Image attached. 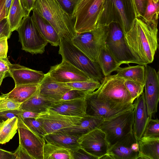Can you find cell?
I'll use <instances>...</instances> for the list:
<instances>
[{
	"label": "cell",
	"instance_id": "obj_1",
	"mask_svg": "<svg viewBox=\"0 0 159 159\" xmlns=\"http://www.w3.org/2000/svg\"><path fill=\"white\" fill-rule=\"evenodd\" d=\"M158 21L136 17L130 29L124 35L129 49L143 65L152 63L158 48Z\"/></svg>",
	"mask_w": 159,
	"mask_h": 159
},
{
	"label": "cell",
	"instance_id": "obj_2",
	"mask_svg": "<svg viewBox=\"0 0 159 159\" xmlns=\"http://www.w3.org/2000/svg\"><path fill=\"white\" fill-rule=\"evenodd\" d=\"M47 20L61 38L72 39L76 34L75 18L66 13L56 0H36L32 10Z\"/></svg>",
	"mask_w": 159,
	"mask_h": 159
},
{
	"label": "cell",
	"instance_id": "obj_3",
	"mask_svg": "<svg viewBox=\"0 0 159 159\" xmlns=\"http://www.w3.org/2000/svg\"><path fill=\"white\" fill-rule=\"evenodd\" d=\"M135 18L132 0H105L97 26L116 22L125 35L130 29Z\"/></svg>",
	"mask_w": 159,
	"mask_h": 159
},
{
	"label": "cell",
	"instance_id": "obj_4",
	"mask_svg": "<svg viewBox=\"0 0 159 159\" xmlns=\"http://www.w3.org/2000/svg\"><path fill=\"white\" fill-rule=\"evenodd\" d=\"M59 46L58 53L61 56L62 59L69 62L91 79L101 82L104 76L97 62L91 60L67 37L60 38Z\"/></svg>",
	"mask_w": 159,
	"mask_h": 159
},
{
	"label": "cell",
	"instance_id": "obj_5",
	"mask_svg": "<svg viewBox=\"0 0 159 159\" xmlns=\"http://www.w3.org/2000/svg\"><path fill=\"white\" fill-rule=\"evenodd\" d=\"M107 26L105 45L117 63L120 65L130 63L143 65L126 45L124 34L119 25L112 22Z\"/></svg>",
	"mask_w": 159,
	"mask_h": 159
},
{
	"label": "cell",
	"instance_id": "obj_6",
	"mask_svg": "<svg viewBox=\"0 0 159 159\" xmlns=\"http://www.w3.org/2000/svg\"><path fill=\"white\" fill-rule=\"evenodd\" d=\"M134 116V109L127 111L103 119L98 125L105 134L108 148L133 130Z\"/></svg>",
	"mask_w": 159,
	"mask_h": 159
},
{
	"label": "cell",
	"instance_id": "obj_7",
	"mask_svg": "<svg viewBox=\"0 0 159 159\" xmlns=\"http://www.w3.org/2000/svg\"><path fill=\"white\" fill-rule=\"evenodd\" d=\"M108 32L107 25L98 26L92 30L77 33L71 40L91 60L97 62L100 50L105 45Z\"/></svg>",
	"mask_w": 159,
	"mask_h": 159
},
{
	"label": "cell",
	"instance_id": "obj_8",
	"mask_svg": "<svg viewBox=\"0 0 159 159\" xmlns=\"http://www.w3.org/2000/svg\"><path fill=\"white\" fill-rule=\"evenodd\" d=\"M105 0H81L75 10L74 28L76 33L92 30L97 26Z\"/></svg>",
	"mask_w": 159,
	"mask_h": 159
},
{
	"label": "cell",
	"instance_id": "obj_9",
	"mask_svg": "<svg viewBox=\"0 0 159 159\" xmlns=\"http://www.w3.org/2000/svg\"><path fill=\"white\" fill-rule=\"evenodd\" d=\"M16 30L23 50L32 54L44 52L48 43L34 25L30 14L23 18Z\"/></svg>",
	"mask_w": 159,
	"mask_h": 159
},
{
	"label": "cell",
	"instance_id": "obj_10",
	"mask_svg": "<svg viewBox=\"0 0 159 159\" xmlns=\"http://www.w3.org/2000/svg\"><path fill=\"white\" fill-rule=\"evenodd\" d=\"M86 114L109 118L123 112L133 110L134 105L132 102H118L98 98L93 92L85 98Z\"/></svg>",
	"mask_w": 159,
	"mask_h": 159
},
{
	"label": "cell",
	"instance_id": "obj_11",
	"mask_svg": "<svg viewBox=\"0 0 159 159\" xmlns=\"http://www.w3.org/2000/svg\"><path fill=\"white\" fill-rule=\"evenodd\" d=\"M93 93L98 98L118 102L133 103L124 80L117 74L105 76Z\"/></svg>",
	"mask_w": 159,
	"mask_h": 159
},
{
	"label": "cell",
	"instance_id": "obj_12",
	"mask_svg": "<svg viewBox=\"0 0 159 159\" xmlns=\"http://www.w3.org/2000/svg\"><path fill=\"white\" fill-rule=\"evenodd\" d=\"M18 118L19 143L33 159H43L44 138L30 129L20 117Z\"/></svg>",
	"mask_w": 159,
	"mask_h": 159
},
{
	"label": "cell",
	"instance_id": "obj_13",
	"mask_svg": "<svg viewBox=\"0 0 159 159\" xmlns=\"http://www.w3.org/2000/svg\"><path fill=\"white\" fill-rule=\"evenodd\" d=\"M77 142L81 148L97 159H101L107 153L108 145L105 134L98 128L81 135Z\"/></svg>",
	"mask_w": 159,
	"mask_h": 159
},
{
	"label": "cell",
	"instance_id": "obj_14",
	"mask_svg": "<svg viewBox=\"0 0 159 159\" xmlns=\"http://www.w3.org/2000/svg\"><path fill=\"white\" fill-rule=\"evenodd\" d=\"M83 117L67 116L48 109L36 119L42 124L46 134L76 125Z\"/></svg>",
	"mask_w": 159,
	"mask_h": 159
},
{
	"label": "cell",
	"instance_id": "obj_15",
	"mask_svg": "<svg viewBox=\"0 0 159 159\" xmlns=\"http://www.w3.org/2000/svg\"><path fill=\"white\" fill-rule=\"evenodd\" d=\"M144 93L148 117L151 118L157 112L159 100V72L145 66Z\"/></svg>",
	"mask_w": 159,
	"mask_h": 159
},
{
	"label": "cell",
	"instance_id": "obj_16",
	"mask_svg": "<svg viewBox=\"0 0 159 159\" xmlns=\"http://www.w3.org/2000/svg\"><path fill=\"white\" fill-rule=\"evenodd\" d=\"M111 159H138L140 157L138 141L133 130L109 148Z\"/></svg>",
	"mask_w": 159,
	"mask_h": 159
},
{
	"label": "cell",
	"instance_id": "obj_17",
	"mask_svg": "<svg viewBox=\"0 0 159 159\" xmlns=\"http://www.w3.org/2000/svg\"><path fill=\"white\" fill-rule=\"evenodd\" d=\"M47 74L54 81L60 83H67L93 80L87 75L63 59L60 63L51 66Z\"/></svg>",
	"mask_w": 159,
	"mask_h": 159
},
{
	"label": "cell",
	"instance_id": "obj_18",
	"mask_svg": "<svg viewBox=\"0 0 159 159\" xmlns=\"http://www.w3.org/2000/svg\"><path fill=\"white\" fill-rule=\"evenodd\" d=\"M72 89L66 83L55 81L47 73L39 84L38 93L40 97L53 103L60 100L65 93Z\"/></svg>",
	"mask_w": 159,
	"mask_h": 159
},
{
	"label": "cell",
	"instance_id": "obj_19",
	"mask_svg": "<svg viewBox=\"0 0 159 159\" xmlns=\"http://www.w3.org/2000/svg\"><path fill=\"white\" fill-rule=\"evenodd\" d=\"M10 76L13 79L15 86L39 84L45 77L42 71L33 70L18 64H11L9 70Z\"/></svg>",
	"mask_w": 159,
	"mask_h": 159
},
{
	"label": "cell",
	"instance_id": "obj_20",
	"mask_svg": "<svg viewBox=\"0 0 159 159\" xmlns=\"http://www.w3.org/2000/svg\"><path fill=\"white\" fill-rule=\"evenodd\" d=\"M85 98L57 101L49 109L63 115L82 117L86 115Z\"/></svg>",
	"mask_w": 159,
	"mask_h": 159
},
{
	"label": "cell",
	"instance_id": "obj_21",
	"mask_svg": "<svg viewBox=\"0 0 159 159\" xmlns=\"http://www.w3.org/2000/svg\"><path fill=\"white\" fill-rule=\"evenodd\" d=\"M134 101L133 129L138 141L143 136L148 118L144 93L143 92Z\"/></svg>",
	"mask_w": 159,
	"mask_h": 159
},
{
	"label": "cell",
	"instance_id": "obj_22",
	"mask_svg": "<svg viewBox=\"0 0 159 159\" xmlns=\"http://www.w3.org/2000/svg\"><path fill=\"white\" fill-rule=\"evenodd\" d=\"M31 16L34 25L42 35L52 46H59L60 38L52 25L34 11Z\"/></svg>",
	"mask_w": 159,
	"mask_h": 159
},
{
	"label": "cell",
	"instance_id": "obj_23",
	"mask_svg": "<svg viewBox=\"0 0 159 159\" xmlns=\"http://www.w3.org/2000/svg\"><path fill=\"white\" fill-rule=\"evenodd\" d=\"M79 138L70 135L61 130L47 134L44 137L46 142L67 148L72 152L80 147L77 142Z\"/></svg>",
	"mask_w": 159,
	"mask_h": 159
},
{
	"label": "cell",
	"instance_id": "obj_24",
	"mask_svg": "<svg viewBox=\"0 0 159 159\" xmlns=\"http://www.w3.org/2000/svg\"><path fill=\"white\" fill-rule=\"evenodd\" d=\"M103 120V119L101 117L86 114L83 116L82 120L78 125L60 130L70 135L79 137L81 135L97 128Z\"/></svg>",
	"mask_w": 159,
	"mask_h": 159
},
{
	"label": "cell",
	"instance_id": "obj_25",
	"mask_svg": "<svg viewBox=\"0 0 159 159\" xmlns=\"http://www.w3.org/2000/svg\"><path fill=\"white\" fill-rule=\"evenodd\" d=\"M139 159H159V137H142L138 141Z\"/></svg>",
	"mask_w": 159,
	"mask_h": 159
},
{
	"label": "cell",
	"instance_id": "obj_26",
	"mask_svg": "<svg viewBox=\"0 0 159 159\" xmlns=\"http://www.w3.org/2000/svg\"><path fill=\"white\" fill-rule=\"evenodd\" d=\"M117 75L125 80L136 82L144 85L145 66L138 64L118 67L116 70Z\"/></svg>",
	"mask_w": 159,
	"mask_h": 159
},
{
	"label": "cell",
	"instance_id": "obj_27",
	"mask_svg": "<svg viewBox=\"0 0 159 159\" xmlns=\"http://www.w3.org/2000/svg\"><path fill=\"white\" fill-rule=\"evenodd\" d=\"M53 103L40 97L37 92L22 103L20 109L40 114L48 111Z\"/></svg>",
	"mask_w": 159,
	"mask_h": 159
},
{
	"label": "cell",
	"instance_id": "obj_28",
	"mask_svg": "<svg viewBox=\"0 0 159 159\" xmlns=\"http://www.w3.org/2000/svg\"><path fill=\"white\" fill-rule=\"evenodd\" d=\"M97 62L104 77L111 75L120 66L109 52L105 45L100 50Z\"/></svg>",
	"mask_w": 159,
	"mask_h": 159
},
{
	"label": "cell",
	"instance_id": "obj_29",
	"mask_svg": "<svg viewBox=\"0 0 159 159\" xmlns=\"http://www.w3.org/2000/svg\"><path fill=\"white\" fill-rule=\"evenodd\" d=\"M39 84L15 86L14 88L7 94L9 98L22 103L37 93Z\"/></svg>",
	"mask_w": 159,
	"mask_h": 159
},
{
	"label": "cell",
	"instance_id": "obj_30",
	"mask_svg": "<svg viewBox=\"0 0 159 159\" xmlns=\"http://www.w3.org/2000/svg\"><path fill=\"white\" fill-rule=\"evenodd\" d=\"M23 8L20 0H13L7 17L12 32L16 30L23 18L29 14Z\"/></svg>",
	"mask_w": 159,
	"mask_h": 159
},
{
	"label": "cell",
	"instance_id": "obj_31",
	"mask_svg": "<svg viewBox=\"0 0 159 159\" xmlns=\"http://www.w3.org/2000/svg\"><path fill=\"white\" fill-rule=\"evenodd\" d=\"M18 119L17 117L0 122V144L9 142L17 133Z\"/></svg>",
	"mask_w": 159,
	"mask_h": 159
},
{
	"label": "cell",
	"instance_id": "obj_32",
	"mask_svg": "<svg viewBox=\"0 0 159 159\" xmlns=\"http://www.w3.org/2000/svg\"><path fill=\"white\" fill-rule=\"evenodd\" d=\"M43 159H73V157L71 150L46 142Z\"/></svg>",
	"mask_w": 159,
	"mask_h": 159
},
{
	"label": "cell",
	"instance_id": "obj_33",
	"mask_svg": "<svg viewBox=\"0 0 159 159\" xmlns=\"http://www.w3.org/2000/svg\"><path fill=\"white\" fill-rule=\"evenodd\" d=\"M66 84L72 89L79 90L88 95L97 90L99 87L101 83L99 81L92 80L68 83Z\"/></svg>",
	"mask_w": 159,
	"mask_h": 159
},
{
	"label": "cell",
	"instance_id": "obj_34",
	"mask_svg": "<svg viewBox=\"0 0 159 159\" xmlns=\"http://www.w3.org/2000/svg\"><path fill=\"white\" fill-rule=\"evenodd\" d=\"M159 6L158 2H155L152 0H147L144 12L142 17L148 21H158Z\"/></svg>",
	"mask_w": 159,
	"mask_h": 159
},
{
	"label": "cell",
	"instance_id": "obj_35",
	"mask_svg": "<svg viewBox=\"0 0 159 159\" xmlns=\"http://www.w3.org/2000/svg\"><path fill=\"white\" fill-rule=\"evenodd\" d=\"M142 137L145 138L159 137V120L148 117L146 128Z\"/></svg>",
	"mask_w": 159,
	"mask_h": 159
},
{
	"label": "cell",
	"instance_id": "obj_36",
	"mask_svg": "<svg viewBox=\"0 0 159 159\" xmlns=\"http://www.w3.org/2000/svg\"><path fill=\"white\" fill-rule=\"evenodd\" d=\"M124 80V84L129 92L133 103L135 99L143 92L144 85L132 80Z\"/></svg>",
	"mask_w": 159,
	"mask_h": 159
},
{
	"label": "cell",
	"instance_id": "obj_37",
	"mask_svg": "<svg viewBox=\"0 0 159 159\" xmlns=\"http://www.w3.org/2000/svg\"><path fill=\"white\" fill-rule=\"evenodd\" d=\"M21 103L9 98L7 93L0 95V111L11 109H20Z\"/></svg>",
	"mask_w": 159,
	"mask_h": 159
},
{
	"label": "cell",
	"instance_id": "obj_38",
	"mask_svg": "<svg viewBox=\"0 0 159 159\" xmlns=\"http://www.w3.org/2000/svg\"><path fill=\"white\" fill-rule=\"evenodd\" d=\"M22 120L30 129L40 137L44 138L46 134L42 124L36 118H25Z\"/></svg>",
	"mask_w": 159,
	"mask_h": 159
},
{
	"label": "cell",
	"instance_id": "obj_39",
	"mask_svg": "<svg viewBox=\"0 0 159 159\" xmlns=\"http://www.w3.org/2000/svg\"><path fill=\"white\" fill-rule=\"evenodd\" d=\"M56 0L63 10L73 17L76 7L81 0Z\"/></svg>",
	"mask_w": 159,
	"mask_h": 159
},
{
	"label": "cell",
	"instance_id": "obj_40",
	"mask_svg": "<svg viewBox=\"0 0 159 159\" xmlns=\"http://www.w3.org/2000/svg\"><path fill=\"white\" fill-rule=\"evenodd\" d=\"M87 95L86 93L81 90L72 89L65 93L60 100H66L85 98Z\"/></svg>",
	"mask_w": 159,
	"mask_h": 159
},
{
	"label": "cell",
	"instance_id": "obj_41",
	"mask_svg": "<svg viewBox=\"0 0 159 159\" xmlns=\"http://www.w3.org/2000/svg\"><path fill=\"white\" fill-rule=\"evenodd\" d=\"M136 17L143 16L144 14L147 0H132Z\"/></svg>",
	"mask_w": 159,
	"mask_h": 159
},
{
	"label": "cell",
	"instance_id": "obj_42",
	"mask_svg": "<svg viewBox=\"0 0 159 159\" xmlns=\"http://www.w3.org/2000/svg\"><path fill=\"white\" fill-rule=\"evenodd\" d=\"M7 17L0 21V39H9L12 33Z\"/></svg>",
	"mask_w": 159,
	"mask_h": 159
},
{
	"label": "cell",
	"instance_id": "obj_43",
	"mask_svg": "<svg viewBox=\"0 0 159 159\" xmlns=\"http://www.w3.org/2000/svg\"><path fill=\"white\" fill-rule=\"evenodd\" d=\"M20 111V109H11L0 111V122L15 117H18Z\"/></svg>",
	"mask_w": 159,
	"mask_h": 159
},
{
	"label": "cell",
	"instance_id": "obj_44",
	"mask_svg": "<svg viewBox=\"0 0 159 159\" xmlns=\"http://www.w3.org/2000/svg\"><path fill=\"white\" fill-rule=\"evenodd\" d=\"M72 152L73 159H97L80 147Z\"/></svg>",
	"mask_w": 159,
	"mask_h": 159
},
{
	"label": "cell",
	"instance_id": "obj_45",
	"mask_svg": "<svg viewBox=\"0 0 159 159\" xmlns=\"http://www.w3.org/2000/svg\"><path fill=\"white\" fill-rule=\"evenodd\" d=\"M14 153L16 157V159H33L20 143L18 148Z\"/></svg>",
	"mask_w": 159,
	"mask_h": 159
},
{
	"label": "cell",
	"instance_id": "obj_46",
	"mask_svg": "<svg viewBox=\"0 0 159 159\" xmlns=\"http://www.w3.org/2000/svg\"><path fill=\"white\" fill-rule=\"evenodd\" d=\"M11 64L7 57L0 58V72L4 74L7 77L10 76L9 70Z\"/></svg>",
	"mask_w": 159,
	"mask_h": 159
},
{
	"label": "cell",
	"instance_id": "obj_47",
	"mask_svg": "<svg viewBox=\"0 0 159 159\" xmlns=\"http://www.w3.org/2000/svg\"><path fill=\"white\" fill-rule=\"evenodd\" d=\"M7 38L0 39V58H6L8 50L7 39Z\"/></svg>",
	"mask_w": 159,
	"mask_h": 159
},
{
	"label": "cell",
	"instance_id": "obj_48",
	"mask_svg": "<svg viewBox=\"0 0 159 159\" xmlns=\"http://www.w3.org/2000/svg\"><path fill=\"white\" fill-rule=\"evenodd\" d=\"M39 114L31 111L20 109L19 117H20L22 119L28 118H36Z\"/></svg>",
	"mask_w": 159,
	"mask_h": 159
},
{
	"label": "cell",
	"instance_id": "obj_49",
	"mask_svg": "<svg viewBox=\"0 0 159 159\" xmlns=\"http://www.w3.org/2000/svg\"><path fill=\"white\" fill-rule=\"evenodd\" d=\"M23 9L29 14H30L34 2L33 0H20Z\"/></svg>",
	"mask_w": 159,
	"mask_h": 159
},
{
	"label": "cell",
	"instance_id": "obj_50",
	"mask_svg": "<svg viewBox=\"0 0 159 159\" xmlns=\"http://www.w3.org/2000/svg\"><path fill=\"white\" fill-rule=\"evenodd\" d=\"M0 159H16L14 153L0 148Z\"/></svg>",
	"mask_w": 159,
	"mask_h": 159
},
{
	"label": "cell",
	"instance_id": "obj_51",
	"mask_svg": "<svg viewBox=\"0 0 159 159\" xmlns=\"http://www.w3.org/2000/svg\"><path fill=\"white\" fill-rule=\"evenodd\" d=\"M6 0H0V21L7 17L5 3Z\"/></svg>",
	"mask_w": 159,
	"mask_h": 159
},
{
	"label": "cell",
	"instance_id": "obj_52",
	"mask_svg": "<svg viewBox=\"0 0 159 159\" xmlns=\"http://www.w3.org/2000/svg\"><path fill=\"white\" fill-rule=\"evenodd\" d=\"M12 0H6L5 1V6L7 17L9 13V10L12 3Z\"/></svg>",
	"mask_w": 159,
	"mask_h": 159
},
{
	"label": "cell",
	"instance_id": "obj_53",
	"mask_svg": "<svg viewBox=\"0 0 159 159\" xmlns=\"http://www.w3.org/2000/svg\"><path fill=\"white\" fill-rule=\"evenodd\" d=\"M6 77L7 76L5 74L0 72V86L1 85L3 79Z\"/></svg>",
	"mask_w": 159,
	"mask_h": 159
},
{
	"label": "cell",
	"instance_id": "obj_54",
	"mask_svg": "<svg viewBox=\"0 0 159 159\" xmlns=\"http://www.w3.org/2000/svg\"><path fill=\"white\" fill-rule=\"evenodd\" d=\"M154 2L156 3L158 2L159 0H152Z\"/></svg>",
	"mask_w": 159,
	"mask_h": 159
},
{
	"label": "cell",
	"instance_id": "obj_55",
	"mask_svg": "<svg viewBox=\"0 0 159 159\" xmlns=\"http://www.w3.org/2000/svg\"><path fill=\"white\" fill-rule=\"evenodd\" d=\"M33 0L34 1V2L36 0Z\"/></svg>",
	"mask_w": 159,
	"mask_h": 159
}]
</instances>
